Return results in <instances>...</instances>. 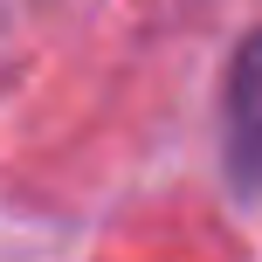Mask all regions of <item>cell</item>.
Returning <instances> with one entry per match:
<instances>
[{
  "instance_id": "obj_1",
  "label": "cell",
  "mask_w": 262,
  "mask_h": 262,
  "mask_svg": "<svg viewBox=\"0 0 262 262\" xmlns=\"http://www.w3.org/2000/svg\"><path fill=\"white\" fill-rule=\"evenodd\" d=\"M228 172L242 193H262V35L242 41L228 69Z\"/></svg>"
}]
</instances>
